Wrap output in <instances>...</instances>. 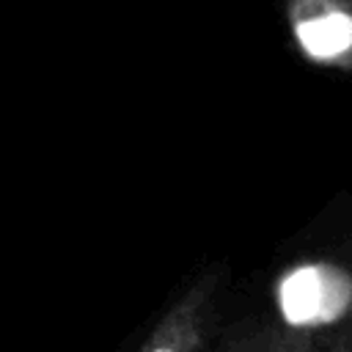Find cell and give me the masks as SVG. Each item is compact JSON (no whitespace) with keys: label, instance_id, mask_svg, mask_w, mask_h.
<instances>
[{"label":"cell","instance_id":"cell-1","mask_svg":"<svg viewBox=\"0 0 352 352\" xmlns=\"http://www.w3.org/2000/svg\"><path fill=\"white\" fill-rule=\"evenodd\" d=\"M209 352H352V192L292 239L228 311Z\"/></svg>","mask_w":352,"mask_h":352},{"label":"cell","instance_id":"cell-3","mask_svg":"<svg viewBox=\"0 0 352 352\" xmlns=\"http://www.w3.org/2000/svg\"><path fill=\"white\" fill-rule=\"evenodd\" d=\"M289 30L311 60L352 69V3H297L289 8Z\"/></svg>","mask_w":352,"mask_h":352},{"label":"cell","instance_id":"cell-2","mask_svg":"<svg viewBox=\"0 0 352 352\" xmlns=\"http://www.w3.org/2000/svg\"><path fill=\"white\" fill-rule=\"evenodd\" d=\"M231 292L228 264H204L162 305L129 352H209Z\"/></svg>","mask_w":352,"mask_h":352}]
</instances>
